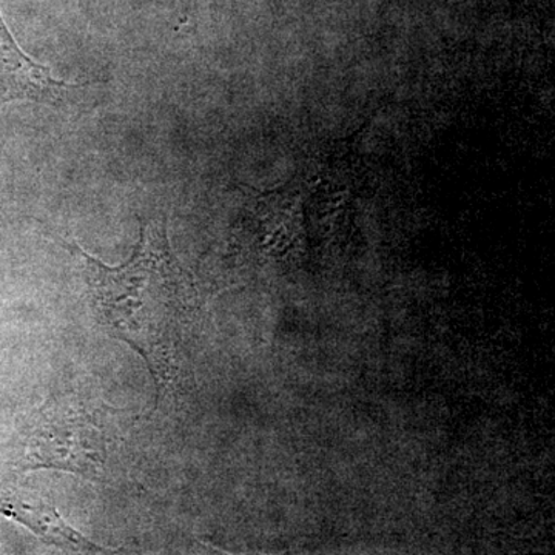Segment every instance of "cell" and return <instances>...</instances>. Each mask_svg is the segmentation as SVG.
Returning <instances> with one entry per match:
<instances>
[{
	"label": "cell",
	"instance_id": "cell-2",
	"mask_svg": "<svg viewBox=\"0 0 555 555\" xmlns=\"http://www.w3.org/2000/svg\"><path fill=\"white\" fill-rule=\"evenodd\" d=\"M107 462V441L93 414L79 401L51 398L25 434L22 469H54L98 480Z\"/></svg>",
	"mask_w": 555,
	"mask_h": 555
},
{
	"label": "cell",
	"instance_id": "cell-3",
	"mask_svg": "<svg viewBox=\"0 0 555 555\" xmlns=\"http://www.w3.org/2000/svg\"><path fill=\"white\" fill-rule=\"evenodd\" d=\"M79 87L54 79L49 67L31 60L11 35L0 11V104L28 101L56 105Z\"/></svg>",
	"mask_w": 555,
	"mask_h": 555
},
{
	"label": "cell",
	"instance_id": "cell-4",
	"mask_svg": "<svg viewBox=\"0 0 555 555\" xmlns=\"http://www.w3.org/2000/svg\"><path fill=\"white\" fill-rule=\"evenodd\" d=\"M0 516L11 518L50 545L67 547L78 553H112V547L96 545L73 529L61 517L56 507L42 502H33L14 492H0Z\"/></svg>",
	"mask_w": 555,
	"mask_h": 555
},
{
	"label": "cell",
	"instance_id": "cell-1",
	"mask_svg": "<svg viewBox=\"0 0 555 555\" xmlns=\"http://www.w3.org/2000/svg\"><path fill=\"white\" fill-rule=\"evenodd\" d=\"M64 246L82 258L94 308L113 337L129 343L150 366L164 363L177 347L190 297L189 273L171 251L166 221L142 222L133 254L118 268L90 257L79 244Z\"/></svg>",
	"mask_w": 555,
	"mask_h": 555
}]
</instances>
